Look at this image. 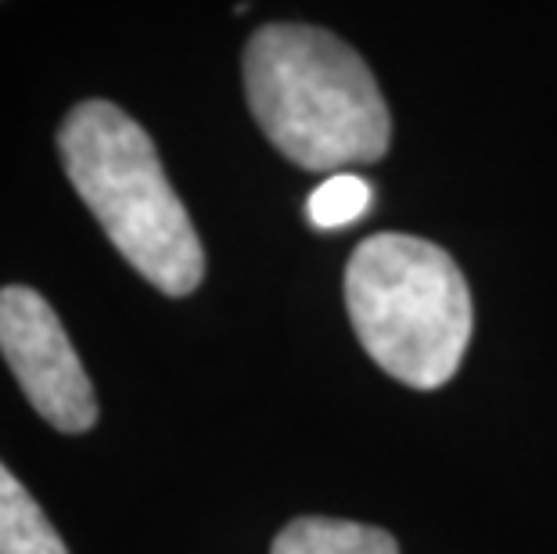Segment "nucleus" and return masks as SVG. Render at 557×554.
I'll return each instance as SVG.
<instances>
[{
    "label": "nucleus",
    "instance_id": "423d86ee",
    "mask_svg": "<svg viewBox=\"0 0 557 554\" xmlns=\"http://www.w3.org/2000/svg\"><path fill=\"white\" fill-rule=\"evenodd\" d=\"M0 554H69L37 497L0 461Z\"/></svg>",
    "mask_w": 557,
    "mask_h": 554
},
{
    "label": "nucleus",
    "instance_id": "f03ea898",
    "mask_svg": "<svg viewBox=\"0 0 557 554\" xmlns=\"http://www.w3.org/2000/svg\"><path fill=\"white\" fill-rule=\"evenodd\" d=\"M62 170L129 267L162 296H191L206 249L148 130L120 104L79 101L58 130Z\"/></svg>",
    "mask_w": 557,
    "mask_h": 554
},
{
    "label": "nucleus",
    "instance_id": "39448f33",
    "mask_svg": "<svg viewBox=\"0 0 557 554\" xmlns=\"http://www.w3.org/2000/svg\"><path fill=\"white\" fill-rule=\"evenodd\" d=\"M270 554H399V544L377 526L306 515L281 529Z\"/></svg>",
    "mask_w": 557,
    "mask_h": 554
},
{
    "label": "nucleus",
    "instance_id": "f257e3e1",
    "mask_svg": "<svg viewBox=\"0 0 557 554\" xmlns=\"http://www.w3.org/2000/svg\"><path fill=\"white\" fill-rule=\"evenodd\" d=\"M245 94L263 137L310 173H346L393 145V115L371 69L335 33L270 22L245 47Z\"/></svg>",
    "mask_w": 557,
    "mask_h": 554
},
{
    "label": "nucleus",
    "instance_id": "7ed1b4c3",
    "mask_svg": "<svg viewBox=\"0 0 557 554\" xmlns=\"http://www.w3.org/2000/svg\"><path fill=\"white\" fill-rule=\"evenodd\" d=\"M346 310L377 368L410 389H438L468 353L471 288L443 245L374 234L346 267Z\"/></svg>",
    "mask_w": 557,
    "mask_h": 554
},
{
    "label": "nucleus",
    "instance_id": "0eeeda50",
    "mask_svg": "<svg viewBox=\"0 0 557 554\" xmlns=\"http://www.w3.org/2000/svg\"><path fill=\"white\" fill-rule=\"evenodd\" d=\"M371 202H374V192L363 176L335 173L310 195L306 217H310V223L320 231H338V227H346V223L360 220L367 209H371Z\"/></svg>",
    "mask_w": 557,
    "mask_h": 554
},
{
    "label": "nucleus",
    "instance_id": "20e7f679",
    "mask_svg": "<svg viewBox=\"0 0 557 554\" xmlns=\"http://www.w3.org/2000/svg\"><path fill=\"white\" fill-rule=\"evenodd\" d=\"M0 357L26 393L29 407L58 432L98 426V396L79 353L40 292L26 285L0 288Z\"/></svg>",
    "mask_w": 557,
    "mask_h": 554
}]
</instances>
